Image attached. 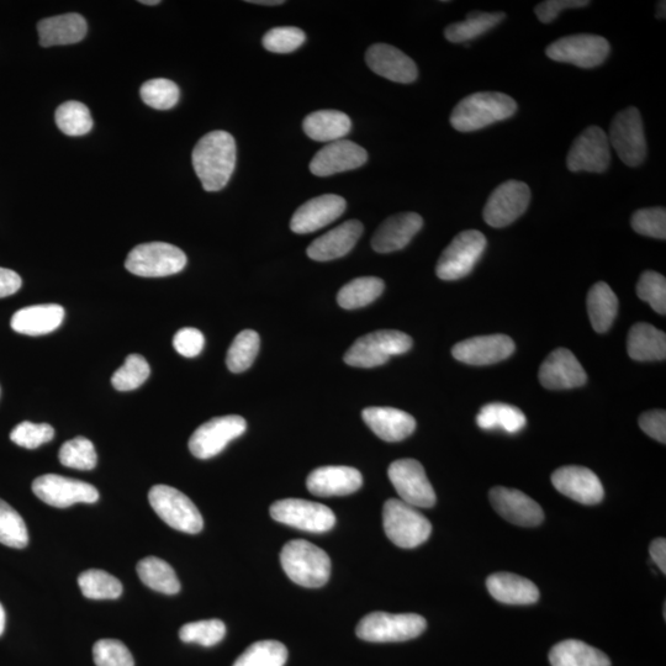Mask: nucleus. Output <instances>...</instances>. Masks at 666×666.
Here are the masks:
<instances>
[{
    "instance_id": "obj_1",
    "label": "nucleus",
    "mask_w": 666,
    "mask_h": 666,
    "mask_svg": "<svg viewBox=\"0 0 666 666\" xmlns=\"http://www.w3.org/2000/svg\"><path fill=\"white\" fill-rule=\"evenodd\" d=\"M193 167L206 192H219L229 183L236 167V142L229 132H209L192 153Z\"/></svg>"
},
{
    "instance_id": "obj_2",
    "label": "nucleus",
    "mask_w": 666,
    "mask_h": 666,
    "mask_svg": "<svg viewBox=\"0 0 666 666\" xmlns=\"http://www.w3.org/2000/svg\"><path fill=\"white\" fill-rule=\"evenodd\" d=\"M517 103L499 92H479L468 95L457 104L451 115V125L459 132L486 128L514 116Z\"/></svg>"
},
{
    "instance_id": "obj_3",
    "label": "nucleus",
    "mask_w": 666,
    "mask_h": 666,
    "mask_svg": "<svg viewBox=\"0 0 666 666\" xmlns=\"http://www.w3.org/2000/svg\"><path fill=\"white\" fill-rule=\"evenodd\" d=\"M280 563L288 578L304 588H321L330 579L329 555L304 539L285 544L280 553Z\"/></svg>"
},
{
    "instance_id": "obj_4",
    "label": "nucleus",
    "mask_w": 666,
    "mask_h": 666,
    "mask_svg": "<svg viewBox=\"0 0 666 666\" xmlns=\"http://www.w3.org/2000/svg\"><path fill=\"white\" fill-rule=\"evenodd\" d=\"M427 622L416 613L373 612L359 621L356 634L372 643L406 642L425 632Z\"/></svg>"
},
{
    "instance_id": "obj_5",
    "label": "nucleus",
    "mask_w": 666,
    "mask_h": 666,
    "mask_svg": "<svg viewBox=\"0 0 666 666\" xmlns=\"http://www.w3.org/2000/svg\"><path fill=\"white\" fill-rule=\"evenodd\" d=\"M412 347V338L404 332L380 330L358 338L345 354L348 366L374 368L383 366L393 356H400Z\"/></svg>"
},
{
    "instance_id": "obj_6",
    "label": "nucleus",
    "mask_w": 666,
    "mask_h": 666,
    "mask_svg": "<svg viewBox=\"0 0 666 666\" xmlns=\"http://www.w3.org/2000/svg\"><path fill=\"white\" fill-rule=\"evenodd\" d=\"M383 526L390 541L404 549L421 546L432 533L431 522L416 507L398 499L385 502Z\"/></svg>"
},
{
    "instance_id": "obj_7",
    "label": "nucleus",
    "mask_w": 666,
    "mask_h": 666,
    "mask_svg": "<svg viewBox=\"0 0 666 666\" xmlns=\"http://www.w3.org/2000/svg\"><path fill=\"white\" fill-rule=\"evenodd\" d=\"M187 256L176 246L166 242H148L136 246L126 258L125 267L135 276L160 278L182 272Z\"/></svg>"
},
{
    "instance_id": "obj_8",
    "label": "nucleus",
    "mask_w": 666,
    "mask_h": 666,
    "mask_svg": "<svg viewBox=\"0 0 666 666\" xmlns=\"http://www.w3.org/2000/svg\"><path fill=\"white\" fill-rule=\"evenodd\" d=\"M148 501L161 520L174 530L189 535H197L203 530L204 520L198 507L187 495L172 486H153L148 493Z\"/></svg>"
},
{
    "instance_id": "obj_9",
    "label": "nucleus",
    "mask_w": 666,
    "mask_h": 666,
    "mask_svg": "<svg viewBox=\"0 0 666 666\" xmlns=\"http://www.w3.org/2000/svg\"><path fill=\"white\" fill-rule=\"evenodd\" d=\"M486 243V237L480 231L461 232L438 259L437 277L447 282L467 277L483 256Z\"/></svg>"
},
{
    "instance_id": "obj_10",
    "label": "nucleus",
    "mask_w": 666,
    "mask_h": 666,
    "mask_svg": "<svg viewBox=\"0 0 666 666\" xmlns=\"http://www.w3.org/2000/svg\"><path fill=\"white\" fill-rule=\"evenodd\" d=\"M610 146L615 148L620 160L628 167L641 166L647 157V141L644 135L641 113L634 107L620 111L610 126Z\"/></svg>"
},
{
    "instance_id": "obj_11",
    "label": "nucleus",
    "mask_w": 666,
    "mask_h": 666,
    "mask_svg": "<svg viewBox=\"0 0 666 666\" xmlns=\"http://www.w3.org/2000/svg\"><path fill=\"white\" fill-rule=\"evenodd\" d=\"M610 51V42L605 37L578 34L552 42L546 54L553 61L570 63L580 68H594L606 61Z\"/></svg>"
},
{
    "instance_id": "obj_12",
    "label": "nucleus",
    "mask_w": 666,
    "mask_h": 666,
    "mask_svg": "<svg viewBox=\"0 0 666 666\" xmlns=\"http://www.w3.org/2000/svg\"><path fill=\"white\" fill-rule=\"evenodd\" d=\"M271 516L273 520L283 525L313 533L330 531L336 525V516L330 507L301 499L274 502L271 506Z\"/></svg>"
},
{
    "instance_id": "obj_13",
    "label": "nucleus",
    "mask_w": 666,
    "mask_h": 666,
    "mask_svg": "<svg viewBox=\"0 0 666 666\" xmlns=\"http://www.w3.org/2000/svg\"><path fill=\"white\" fill-rule=\"evenodd\" d=\"M246 430L247 422L241 416L215 417L195 430L189 440L190 452L198 459L213 458Z\"/></svg>"
},
{
    "instance_id": "obj_14",
    "label": "nucleus",
    "mask_w": 666,
    "mask_h": 666,
    "mask_svg": "<svg viewBox=\"0 0 666 666\" xmlns=\"http://www.w3.org/2000/svg\"><path fill=\"white\" fill-rule=\"evenodd\" d=\"M388 475L401 501L416 509H430L435 506V490L420 462L415 459H399L390 464Z\"/></svg>"
},
{
    "instance_id": "obj_15",
    "label": "nucleus",
    "mask_w": 666,
    "mask_h": 666,
    "mask_svg": "<svg viewBox=\"0 0 666 666\" xmlns=\"http://www.w3.org/2000/svg\"><path fill=\"white\" fill-rule=\"evenodd\" d=\"M34 494L45 504L66 509L74 504H94L99 500L97 488L77 479L46 474L34 480Z\"/></svg>"
},
{
    "instance_id": "obj_16",
    "label": "nucleus",
    "mask_w": 666,
    "mask_h": 666,
    "mask_svg": "<svg viewBox=\"0 0 666 666\" xmlns=\"http://www.w3.org/2000/svg\"><path fill=\"white\" fill-rule=\"evenodd\" d=\"M531 202V189L520 181H507L491 193L484 208L486 224L496 229L509 226L526 213Z\"/></svg>"
},
{
    "instance_id": "obj_17",
    "label": "nucleus",
    "mask_w": 666,
    "mask_h": 666,
    "mask_svg": "<svg viewBox=\"0 0 666 666\" xmlns=\"http://www.w3.org/2000/svg\"><path fill=\"white\" fill-rule=\"evenodd\" d=\"M609 137L599 126H590L578 136L568 153L570 172L604 173L611 163Z\"/></svg>"
},
{
    "instance_id": "obj_18",
    "label": "nucleus",
    "mask_w": 666,
    "mask_h": 666,
    "mask_svg": "<svg viewBox=\"0 0 666 666\" xmlns=\"http://www.w3.org/2000/svg\"><path fill=\"white\" fill-rule=\"evenodd\" d=\"M552 483L560 494L583 505L599 504L605 496L599 477L592 470L578 465L555 470Z\"/></svg>"
},
{
    "instance_id": "obj_19",
    "label": "nucleus",
    "mask_w": 666,
    "mask_h": 666,
    "mask_svg": "<svg viewBox=\"0 0 666 666\" xmlns=\"http://www.w3.org/2000/svg\"><path fill=\"white\" fill-rule=\"evenodd\" d=\"M515 352V342L506 335H489L468 338L453 347L457 361L469 366H490L505 361Z\"/></svg>"
},
{
    "instance_id": "obj_20",
    "label": "nucleus",
    "mask_w": 666,
    "mask_h": 666,
    "mask_svg": "<svg viewBox=\"0 0 666 666\" xmlns=\"http://www.w3.org/2000/svg\"><path fill=\"white\" fill-rule=\"evenodd\" d=\"M368 153L363 147L348 140L330 142L316 153L310 163V171L317 177L352 171L366 165Z\"/></svg>"
},
{
    "instance_id": "obj_21",
    "label": "nucleus",
    "mask_w": 666,
    "mask_h": 666,
    "mask_svg": "<svg viewBox=\"0 0 666 666\" xmlns=\"http://www.w3.org/2000/svg\"><path fill=\"white\" fill-rule=\"evenodd\" d=\"M538 377L543 387L549 390L583 387L588 380L578 358L567 348H558L549 354L539 368Z\"/></svg>"
},
{
    "instance_id": "obj_22",
    "label": "nucleus",
    "mask_w": 666,
    "mask_h": 666,
    "mask_svg": "<svg viewBox=\"0 0 666 666\" xmlns=\"http://www.w3.org/2000/svg\"><path fill=\"white\" fill-rule=\"evenodd\" d=\"M491 506L506 521L521 527H536L544 520L542 507L520 490L504 488L491 489Z\"/></svg>"
},
{
    "instance_id": "obj_23",
    "label": "nucleus",
    "mask_w": 666,
    "mask_h": 666,
    "mask_svg": "<svg viewBox=\"0 0 666 666\" xmlns=\"http://www.w3.org/2000/svg\"><path fill=\"white\" fill-rule=\"evenodd\" d=\"M346 210V200L336 194H325L309 200L295 211L290 229L295 234L306 235L322 229L341 218Z\"/></svg>"
},
{
    "instance_id": "obj_24",
    "label": "nucleus",
    "mask_w": 666,
    "mask_h": 666,
    "mask_svg": "<svg viewBox=\"0 0 666 666\" xmlns=\"http://www.w3.org/2000/svg\"><path fill=\"white\" fill-rule=\"evenodd\" d=\"M370 70L396 83L409 84L419 76L416 63L403 51L388 44L370 46L366 54Z\"/></svg>"
},
{
    "instance_id": "obj_25",
    "label": "nucleus",
    "mask_w": 666,
    "mask_h": 666,
    "mask_svg": "<svg viewBox=\"0 0 666 666\" xmlns=\"http://www.w3.org/2000/svg\"><path fill=\"white\" fill-rule=\"evenodd\" d=\"M362 484L363 478L359 470L342 465L317 468L306 479L310 493L321 498L351 495L361 489Z\"/></svg>"
},
{
    "instance_id": "obj_26",
    "label": "nucleus",
    "mask_w": 666,
    "mask_h": 666,
    "mask_svg": "<svg viewBox=\"0 0 666 666\" xmlns=\"http://www.w3.org/2000/svg\"><path fill=\"white\" fill-rule=\"evenodd\" d=\"M424 226V219L416 213L390 216L378 227L372 239V247L378 253L403 250Z\"/></svg>"
},
{
    "instance_id": "obj_27",
    "label": "nucleus",
    "mask_w": 666,
    "mask_h": 666,
    "mask_svg": "<svg viewBox=\"0 0 666 666\" xmlns=\"http://www.w3.org/2000/svg\"><path fill=\"white\" fill-rule=\"evenodd\" d=\"M363 234L362 222L348 220L322 235L308 247V256L316 262H329L346 256Z\"/></svg>"
},
{
    "instance_id": "obj_28",
    "label": "nucleus",
    "mask_w": 666,
    "mask_h": 666,
    "mask_svg": "<svg viewBox=\"0 0 666 666\" xmlns=\"http://www.w3.org/2000/svg\"><path fill=\"white\" fill-rule=\"evenodd\" d=\"M367 426L385 442H400L416 430V420L394 407H367L362 412Z\"/></svg>"
},
{
    "instance_id": "obj_29",
    "label": "nucleus",
    "mask_w": 666,
    "mask_h": 666,
    "mask_svg": "<svg viewBox=\"0 0 666 666\" xmlns=\"http://www.w3.org/2000/svg\"><path fill=\"white\" fill-rule=\"evenodd\" d=\"M65 319V309L57 304H42L20 309L12 317V329L26 336H42L54 332Z\"/></svg>"
},
{
    "instance_id": "obj_30",
    "label": "nucleus",
    "mask_w": 666,
    "mask_h": 666,
    "mask_svg": "<svg viewBox=\"0 0 666 666\" xmlns=\"http://www.w3.org/2000/svg\"><path fill=\"white\" fill-rule=\"evenodd\" d=\"M42 47L77 44L87 35V21L82 15L70 13L41 20L37 24Z\"/></svg>"
},
{
    "instance_id": "obj_31",
    "label": "nucleus",
    "mask_w": 666,
    "mask_h": 666,
    "mask_svg": "<svg viewBox=\"0 0 666 666\" xmlns=\"http://www.w3.org/2000/svg\"><path fill=\"white\" fill-rule=\"evenodd\" d=\"M486 588L495 600L506 605H532L539 600L537 586L531 580L512 573L490 575Z\"/></svg>"
},
{
    "instance_id": "obj_32",
    "label": "nucleus",
    "mask_w": 666,
    "mask_h": 666,
    "mask_svg": "<svg viewBox=\"0 0 666 666\" xmlns=\"http://www.w3.org/2000/svg\"><path fill=\"white\" fill-rule=\"evenodd\" d=\"M627 351L629 357L634 361H664L666 358L665 333L646 322H639L628 333Z\"/></svg>"
},
{
    "instance_id": "obj_33",
    "label": "nucleus",
    "mask_w": 666,
    "mask_h": 666,
    "mask_svg": "<svg viewBox=\"0 0 666 666\" xmlns=\"http://www.w3.org/2000/svg\"><path fill=\"white\" fill-rule=\"evenodd\" d=\"M305 134L317 142H335L350 134V116L337 110H319L306 116Z\"/></svg>"
},
{
    "instance_id": "obj_34",
    "label": "nucleus",
    "mask_w": 666,
    "mask_h": 666,
    "mask_svg": "<svg viewBox=\"0 0 666 666\" xmlns=\"http://www.w3.org/2000/svg\"><path fill=\"white\" fill-rule=\"evenodd\" d=\"M552 666H611L604 652L576 639L555 644L549 653Z\"/></svg>"
},
{
    "instance_id": "obj_35",
    "label": "nucleus",
    "mask_w": 666,
    "mask_h": 666,
    "mask_svg": "<svg viewBox=\"0 0 666 666\" xmlns=\"http://www.w3.org/2000/svg\"><path fill=\"white\" fill-rule=\"evenodd\" d=\"M588 313L596 332L605 333L611 329L618 313V298L609 284L599 282L590 289Z\"/></svg>"
},
{
    "instance_id": "obj_36",
    "label": "nucleus",
    "mask_w": 666,
    "mask_h": 666,
    "mask_svg": "<svg viewBox=\"0 0 666 666\" xmlns=\"http://www.w3.org/2000/svg\"><path fill=\"white\" fill-rule=\"evenodd\" d=\"M136 570L147 588L166 595H176L181 591L176 572L165 560L156 557L142 559Z\"/></svg>"
},
{
    "instance_id": "obj_37",
    "label": "nucleus",
    "mask_w": 666,
    "mask_h": 666,
    "mask_svg": "<svg viewBox=\"0 0 666 666\" xmlns=\"http://www.w3.org/2000/svg\"><path fill=\"white\" fill-rule=\"evenodd\" d=\"M526 422V416L520 409L501 403L485 405L477 416V424L483 430H501L511 435L522 431Z\"/></svg>"
},
{
    "instance_id": "obj_38",
    "label": "nucleus",
    "mask_w": 666,
    "mask_h": 666,
    "mask_svg": "<svg viewBox=\"0 0 666 666\" xmlns=\"http://www.w3.org/2000/svg\"><path fill=\"white\" fill-rule=\"evenodd\" d=\"M506 17L505 13L472 12L467 19L448 25L444 36L453 44H462L488 33Z\"/></svg>"
},
{
    "instance_id": "obj_39",
    "label": "nucleus",
    "mask_w": 666,
    "mask_h": 666,
    "mask_svg": "<svg viewBox=\"0 0 666 666\" xmlns=\"http://www.w3.org/2000/svg\"><path fill=\"white\" fill-rule=\"evenodd\" d=\"M384 288L383 280L377 277L353 279L338 292L337 303L346 310L364 308L377 300Z\"/></svg>"
},
{
    "instance_id": "obj_40",
    "label": "nucleus",
    "mask_w": 666,
    "mask_h": 666,
    "mask_svg": "<svg viewBox=\"0 0 666 666\" xmlns=\"http://www.w3.org/2000/svg\"><path fill=\"white\" fill-rule=\"evenodd\" d=\"M78 585L83 596L91 600H116L123 594V585L104 570L91 569L79 575Z\"/></svg>"
},
{
    "instance_id": "obj_41",
    "label": "nucleus",
    "mask_w": 666,
    "mask_h": 666,
    "mask_svg": "<svg viewBox=\"0 0 666 666\" xmlns=\"http://www.w3.org/2000/svg\"><path fill=\"white\" fill-rule=\"evenodd\" d=\"M259 346H261V338L256 331L240 332L227 352L226 364L230 372L242 373L251 368L259 352Z\"/></svg>"
},
{
    "instance_id": "obj_42",
    "label": "nucleus",
    "mask_w": 666,
    "mask_h": 666,
    "mask_svg": "<svg viewBox=\"0 0 666 666\" xmlns=\"http://www.w3.org/2000/svg\"><path fill=\"white\" fill-rule=\"evenodd\" d=\"M288 649L278 641H259L248 647L234 666H284Z\"/></svg>"
},
{
    "instance_id": "obj_43",
    "label": "nucleus",
    "mask_w": 666,
    "mask_h": 666,
    "mask_svg": "<svg viewBox=\"0 0 666 666\" xmlns=\"http://www.w3.org/2000/svg\"><path fill=\"white\" fill-rule=\"evenodd\" d=\"M56 124L63 134L83 136L93 129L91 111L79 102H66L56 110Z\"/></svg>"
},
{
    "instance_id": "obj_44",
    "label": "nucleus",
    "mask_w": 666,
    "mask_h": 666,
    "mask_svg": "<svg viewBox=\"0 0 666 666\" xmlns=\"http://www.w3.org/2000/svg\"><path fill=\"white\" fill-rule=\"evenodd\" d=\"M0 543L17 549H23L29 543V533L24 518L2 499H0Z\"/></svg>"
},
{
    "instance_id": "obj_45",
    "label": "nucleus",
    "mask_w": 666,
    "mask_h": 666,
    "mask_svg": "<svg viewBox=\"0 0 666 666\" xmlns=\"http://www.w3.org/2000/svg\"><path fill=\"white\" fill-rule=\"evenodd\" d=\"M58 459L65 467L77 470H92L98 461L94 444L86 437H76L63 444Z\"/></svg>"
},
{
    "instance_id": "obj_46",
    "label": "nucleus",
    "mask_w": 666,
    "mask_h": 666,
    "mask_svg": "<svg viewBox=\"0 0 666 666\" xmlns=\"http://www.w3.org/2000/svg\"><path fill=\"white\" fill-rule=\"evenodd\" d=\"M141 99L153 109L168 110L176 107L181 91L176 83L165 78L151 79L140 89Z\"/></svg>"
},
{
    "instance_id": "obj_47",
    "label": "nucleus",
    "mask_w": 666,
    "mask_h": 666,
    "mask_svg": "<svg viewBox=\"0 0 666 666\" xmlns=\"http://www.w3.org/2000/svg\"><path fill=\"white\" fill-rule=\"evenodd\" d=\"M150 374V364L146 359L140 354H130L126 358L124 366L114 373L111 384L119 391L135 390L146 382Z\"/></svg>"
},
{
    "instance_id": "obj_48",
    "label": "nucleus",
    "mask_w": 666,
    "mask_h": 666,
    "mask_svg": "<svg viewBox=\"0 0 666 666\" xmlns=\"http://www.w3.org/2000/svg\"><path fill=\"white\" fill-rule=\"evenodd\" d=\"M226 636L225 623L220 620H206L187 623L179 631L184 643H197L203 647H214Z\"/></svg>"
},
{
    "instance_id": "obj_49",
    "label": "nucleus",
    "mask_w": 666,
    "mask_h": 666,
    "mask_svg": "<svg viewBox=\"0 0 666 666\" xmlns=\"http://www.w3.org/2000/svg\"><path fill=\"white\" fill-rule=\"evenodd\" d=\"M306 35L295 26H279L263 36V47L273 54H292L304 45Z\"/></svg>"
},
{
    "instance_id": "obj_50",
    "label": "nucleus",
    "mask_w": 666,
    "mask_h": 666,
    "mask_svg": "<svg viewBox=\"0 0 666 666\" xmlns=\"http://www.w3.org/2000/svg\"><path fill=\"white\" fill-rule=\"evenodd\" d=\"M639 299L646 301L660 315L666 313V279L654 271L644 272L637 284Z\"/></svg>"
},
{
    "instance_id": "obj_51",
    "label": "nucleus",
    "mask_w": 666,
    "mask_h": 666,
    "mask_svg": "<svg viewBox=\"0 0 666 666\" xmlns=\"http://www.w3.org/2000/svg\"><path fill=\"white\" fill-rule=\"evenodd\" d=\"M93 658L97 666H135L129 648L118 639H100L94 644Z\"/></svg>"
},
{
    "instance_id": "obj_52",
    "label": "nucleus",
    "mask_w": 666,
    "mask_h": 666,
    "mask_svg": "<svg viewBox=\"0 0 666 666\" xmlns=\"http://www.w3.org/2000/svg\"><path fill=\"white\" fill-rule=\"evenodd\" d=\"M631 225L639 235L665 240L666 210L660 206L637 210L632 216Z\"/></svg>"
},
{
    "instance_id": "obj_53",
    "label": "nucleus",
    "mask_w": 666,
    "mask_h": 666,
    "mask_svg": "<svg viewBox=\"0 0 666 666\" xmlns=\"http://www.w3.org/2000/svg\"><path fill=\"white\" fill-rule=\"evenodd\" d=\"M54 437V427L47 424H33L29 421L21 422L10 433V440L26 449L39 448Z\"/></svg>"
},
{
    "instance_id": "obj_54",
    "label": "nucleus",
    "mask_w": 666,
    "mask_h": 666,
    "mask_svg": "<svg viewBox=\"0 0 666 666\" xmlns=\"http://www.w3.org/2000/svg\"><path fill=\"white\" fill-rule=\"evenodd\" d=\"M205 338L202 332L193 327L179 330L173 338V347L181 356L194 358L202 353Z\"/></svg>"
},
{
    "instance_id": "obj_55",
    "label": "nucleus",
    "mask_w": 666,
    "mask_h": 666,
    "mask_svg": "<svg viewBox=\"0 0 666 666\" xmlns=\"http://www.w3.org/2000/svg\"><path fill=\"white\" fill-rule=\"evenodd\" d=\"M588 5H590L588 0H547L537 5L535 13L541 23L549 24L557 19L563 10L584 8Z\"/></svg>"
},
{
    "instance_id": "obj_56",
    "label": "nucleus",
    "mask_w": 666,
    "mask_h": 666,
    "mask_svg": "<svg viewBox=\"0 0 666 666\" xmlns=\"http://www.w3.org/2000/svg\"><path fill=\"white\" fill-rule=\"evenodd\" d=\"M639 427L655 441L665 444L666 442V414L664 410H653L644 412L639 417Z\"/></svg>"
},
{
    "instance_id": "obj_57",
    "label": "nucleus",
    "mask_w": 666,
    "mask_h": 666,
    "mask_svg": "<svg viewBox=\"0 0 666 666\" xmlns=\"http://www.w3.org/2000/svg\"><path fill=\"white\" fill-rule=\"evenodd\" d=\"M21 285H23V280L18 273L7 268H0V299L19 292Z\"/></svg>"
},
{
    "instance_id": "obj_58",
    "label": "nucleus",
    "mask_w": 666,
    "mask_h": 666,
    "mask_svg": "<svg viewBox=\"0 0 666 666\" xmlns=\"http://www.w3.org/2000/svg\"><path fill=\"white\" fill-rule=\"evenodd\" d=\"M649 554L653 562L658 565L663 574H666V541L665 538L654 539L649 546Z\"/></svg>"
},
{
    "instance_id": "obj_59",
    "label": "nucleus",
    "mask_w": 666,
    "mask_h": 666,
    "mask_svg": "<svg viewBox=\"0 0 666 666\" xmlns=\"http://www.w3.org/2000/svg\"><path fill=\"white\" fill-rule=\"evenodd\" d=\"M252 4H257V5H271V7H276V5H282L285 2L283 0H251Z\"/></svg>"
},
{
    "instance_id": "obj_60",
    "label": "nucleus",
    "mask_w": 666,
    "mask_h": 666,
    "mask_svg": "<svg viewBox=\"0 0 666 666\" xmlns=\"http://www.w3.org/2000/svg\"><path fill=\"white\" fill-rule=\"evenodd\" d=\"M5 629V611L2 604H0V636H2Z\"/></svg>"
},
{
    "instance_id": "obj_61",
    "label": "nucleus",
    "mask_w": 666,
    "mask_h": 666,
    "mask_svg": "<svg viewBox=\"0 0 666 666\" xmlns=\"http://www.w3.org/2000/svg\"><path fill=\"white\" fill-rule=\"evenodd\" d=\"M666 3L665 2H659L658 4V18L659 19H665V8H666Z\"/></svg>"
},
{
    "instance_id": "obj_62",
    "label": "nucleus",
    "mask_w": 666,
    "mask_h": 666,
    "mask_svg": "<svg viewBox=\"0 0 666 666\" xmlns=\"http://www.w3.org/2000/svg\"><path fill=\"white\" fill-rule=\"evenodd\" d=\"M140 3L144 5H157L160 4L161 2L160 0H141Z\"/></svg>"
}]
</instances>
